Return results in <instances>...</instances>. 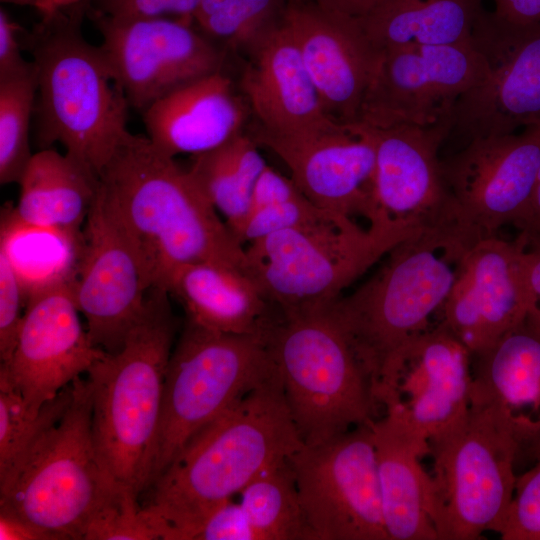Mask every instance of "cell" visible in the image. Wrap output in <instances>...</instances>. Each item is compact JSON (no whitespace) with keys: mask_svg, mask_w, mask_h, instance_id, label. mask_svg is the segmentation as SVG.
<instances>
[{"mask_svg":"<svg viewBox=\"0 0 540 540\" xmlns=\"http://www.w3.org/2000/svg\"><path fill=\"white\" fill-rule=\"evenodd\" d=\"M304 445L278 371L199 431L147 489L163 540H193L207 517Z\"/></svg>","mask_w":540,"mask_h":540,"instance_id":"1","label":"cell"},{"mask_svg":"<svg viewBox=\"0 0 540 540\" xmlns=\"http://www.w3.org/2000/svg\"><path fill=\"white\" fill-rule=\"evenodd\" d=\"M99 179L141 255L152 287L166 290L172 274L193 263H219L248 274L244 245L188 169L160 152L147 136L129 133Z\"/></svg>","mask_w":540,"mask_h":540,"instance_id":"2","label":"cell"},{"mask_svg":"<svg viewBox=\"0 0 540 540\" xmlns=\"http://www.w3.org/2000/svg\"><path fill=\"white\" fill-rule=\"evenodd\" d=\"M90 5L84 0L42 16L21 34L37 73L36 141L60 143L65 153L100 176L130 133V105L100 46L82 33Z\"/></svg>","mask_w":540,"mask_h":540,"instance_id":"3","label":"cell"},{"mask_svg":"<svg viewBox=\"0 0 540 540\" xmlns=\"http://www.w3.org/2000/svg\"><path fill=\"white\" fill-rule=\"evenodd\" d=\"M476 242L452 228L419 231L391 249L370 279L328 306L371 385L399 347L442 322L464 257Z\"/></svg>","mask_w":540,"mask_h":540,"instance_id":"4","label":"cell"},{"mask_svg":"<svg viewBox=\"0 0 540 540\" xmlns=\"http://www.w3.org/2000/svg\"><path fill=\"white\" fill-rule=\"evenodd\" d=\"M167 290L152 287L123 346L86 373L92 434L114 481L138 496L146 491L161 414L166 371L178 329Z\"/></svg>","mask_w":540,"mask_h":540,"instance_id":"5","label":"cell"},{"mask_svg":"<svg viewBox=\"0 0 540 540\" xmlns=\"http://www.w3.org/2000/svg\"><path fill=\"white\" fill-rule=\"evenodd\" d=\"M419 231L342 215L280 230L248 244V274L283 314L328 307L397 244Z\"/></svg>","mask_w":540,"mask_h":540,"instance_id":"6","label":"cell"},{"mask_svg":"<svg viewBox=\"0 0 540 540\" xmlns=\"http://www.w3.org/2000/svg\"><path fill=\"white\" fill-rule=\"evenodd\" d=\"M267 342L305 445L374 420L370 380L328 307L282 313Z\"/></svg>","mask_w":540,"mask_h":540,"instance_id":"7","label":"cell"},{"mask_svg":"<svg viewBox=\"0 0 540 540\" xmlns=\"http://www.w3.org/2000/svg\"><path fill=\"white\" fill-rule=\"evenodd\" d=\"M276 371L266 338L186 319L166 371L147 489L199 431Z\"/></svg>","mask_w":540,"mask_h":540,"instance_id":"8","label":"cell"},{"mask_svg":"<svg viewBox=\"0 0 540 540\" xmlns=\"http://www.w3.org/2000/svg\"><path fill=\"white\" fill-rule=\"evenodd\" d=\"M72 384L73 397L61 419L37 441L0 491V511L60 540H83L97 511L120 486L95 447L90 383L81 376Z\"/></svg>","mask_w":540,"mask_h":540,"instance_id":"9","label":"cell"},{"mask_svg":"<svg viewBox=\"0 0 540 540\" xmlns=\"http://www.w3.org/2000/svg\"><path fill=\"white\" fill-rule=\"evenodd\" d=\"M428 447V511L438 540L499 533L514 493L519 449L495 412L471 403Z\"/></svg>","mask_w":540,"mask_h":540,"instance_id":"10","label":"cell"},{"mask_svg":"<svg viewBox=\"0 0 540 540\" xmlns=\"http://www.w3.org/2000/svg\"><path fill=\"white\" fill-rule=\"evenodd\" d=\"M386 419L428 454L431 439L469 411L471 353L441 322L411 338L385 362L371 385Z\"/></svg>","mask_w":540,"mask_h":540,"instance_id":"11","label":"cell"},{"mask_svg":"<svg viewBox=\"0 0 540 540\" xmlns=\"http://www.w3.org/2000/svg\"><path fill=\"white\" fill-rule=\"evenodd\" d=\"M371 422L289 457L311 540H389Z\"/></svg>","mask_w":540,"mask_h":540,"instance_id":"12","label":"cell"},{"mask_svg":"<svg viewBox=\"0 0 540 540\" xmlns=\"http://www.w3.org/2000/svg\"><path fill=\"white\" fill-rule=\"evenodd\" d=\"M471 44L488 74L457 100L448 137L468 143L540 125V22L514 23L483 9Z\"/></svg>","mask_w":540,"mask_h":540,"instance_id":"13","label":"cell"},{"mask_svg":"<svg viewBox=\"0 0 540 540\" xmlns=\"http://www.w3.org/2000/svg\"><path fill=\"white\" fill-rule=\"evenodd\" d=\"M88 17L131 108L152 103L201 77L223 71L227 51L193 26L172 18L116 20L91 4Z\"/></svg>","mask_w":540,"mask_h":540,"instance_id":"14","label":"cell"},{"mask_svg":"<svg viewBox=\"0 0 540 540\" xmlns=\"http://www.w3.org/2000/svg\"><path fill=\"white\" fill-rule=\"evenodd\" d=\"M540 166V125L475 138L442 161L457 228L475 241L523 218Z\"/></svg>","mask_w":540,"mask_h":540,"instance_id":"15","label":"cell"},{"mask_svg":"<svg viewBox=\"0 0 540 540\" xmlns=\"http://www.w3.org/2000/svg\"><path fill=\"white\" fill-rule=\"evenodd\" d=\"M487 74V62L472 44L383 51L357 123L433 125L451 118L457 100Z\"/></svg>","mask_w":540,"mask_h":540,"instance_id":"16","label":"cell"},{"mask_svg":"<svg viewBox=\"0 0 540 540\" xmlns=\"http://www.w3.org/2000/svg\"><path fill=\"white\" fill-rule=\"evenodd\" d=\"M151 288L136 245L99 186L72 281L92 342L105 352H117L141 316Z\"/></svg>","mask_w":540,"mask_h":540,"instance_id":"17","label":"cell"},{"mask_svg":"<svg viewBox=\"0 0 540 540\" xmlns=\"http://www.w3.org/2000/svg\"><path fill=\"white\" fill-rule=\"evenodd\" d=\"M248 133L285 163L296 186L318 207L352 220L363 217L370 226L385 220L375 198V147L360 123L293 135L255 127Z\"/></svg>","mask_w":540,"mask_h":540,"instance_id":"18","label":"cell"},{"mask_svg":"<svg viewBox=\"0 0 540 540\" xmlns=\"http://www.w3.org/2000/svg\"><path fill=\"white\" fill-rule=\"evenodd\" d=\"M72 282L27 301L17 340L0 378L36 414L106 352L81 323Z\"/></svg>","mask_w":540,"mask_h":540,"instance_id":"19","label":"cell"},{"mask_svg":"<svg viewBox=\"0 0 540 540\" xmlns=\"http://www.w3.org/2000/svg\"><path fill=\"white\" fill-rule=\"evenodd\" d=\"M451 124V118L429 126L361 124L375 147V198L384 219L415 231L459 230L438 156Z\"/></svg>","mask_w":540,"mask_h":540,"instance_id":"20","label":"cell"},{"mask_svg":"<svg viewBox=\"0 0 540 540\" xmlns=\"http://www.w3.org/2000/svg\"><path fill=\"white\" fill-rule=\"evenodd\" d=\"M523 233L478 240L466 253L444 307L442 323L471 354L480 352L527 315Z\"/></svg>","mask_w":540,"mask_h":540,"instance_id":"21","label":"cell"},{"mask_svg":"<svg viewBox=\"0 0 540 540\" xmlns=\"http://www.w3.org/2000/svg\"><path fill=\"white\" fill-rule=\"evenodd\" d=\"M283 25L293 38L327 116L357 123L378 52L359 20L287 0Z\"/></svg>","mask_w":540,"mask_h":540,"instance_id":"22","label":"cell"},{"mask_svg":"<svg viewBox=\"0 0 540 540\" xmlns=\"http://www.w3.org/2000/svg\"><path fill=\"white\" fill-rule=\"evenodd\" d=\"M239 87L255 128L293 135L339 124L330 119L288 30L281 24L246 49Z\"/></svg>","mask_w":540,"mask_h":540,"instance_id":"23","label":"cell"},{"mask_svg":"<svg viewBox=\"0 0 540 540\" xmlns=\"http://www.w3.org/2000/svg\"><path fill=\"white\" fill-rule=\"evenodd\" d=\"M471 403L493 410L519 454L540 450V326L527 316L488 348L471 354Z\"/></svg>","mask_w":540,"mask_h":540,"instance_id":"24","label":"cell"},{"mask_svg":"<svg viewBox=\"0 0 540 540\" xmlns=\"http://www.w3.org/2000/svg\"><path fill=\"white\" fill-rule=\"evenodd\" d=\"M141 113L149 140L172 158L219 147L245 131L250 114L224 70L177 88Z\"/></svg>","mask_w":540,"mask_h":540,"instance_id":"25","label":"cell"},{"mask_svg":"<svg viewBox=\"0 0 540 540\" xmlns=\"http://www.w3.org/2000/svg\"><path fill=\"white\" fill-rule=\"evenodd\" d=\"M166 290L186 319L214 331L267 338L282 315L248 274L224 264L184 265Z\"/></svg>","mask_w":540,"mask_h":540,"instance_id":"26","label":"cell"},{"mask_svg":"<svg viewBox=\"0 0 540 540\" xmlns=\"http://www.w3.org/2000/svg\"><path fill=\"white\" fill-rule=\"evenodd\" d=\"M12 206L21 221L81 233L97 196V174L68 154L40 149L28 162Z\"/></svg>","mask_w":540,"mask_h":540,"instance_id":"27","label":"cell"},{"mask_svg":"<svg viewBox=\"0 0 540 540\" xmlns=\"http://www.w3.org/2000/svg\"><path fill=\"white\" fill-rule=\"evenodd\" d=\"M385 529L389 540H438L428 511L422 451L384 418L371 422Z\"/></svg>","mask_w":540,"mask_h":540,"instance_id":"28","label":"cell"},{"mask_svg":"<svg viewBox=\"0 0 540 540\" xmlns=\"http://www.w3.org/2000/svg\"><path fill=\"white\" fill-rule=\"evenodd\" d=\"M482 0H381L359 20L380 53L386 50L471 44Z\"/></svg>","mask_w":540,"mask_h":540,"instance_id":"29","label":"cell"},{"mask_svg":"<svg viewBox=\"0 0 540 540\" xmlns=\"http://www.w3.org/2000/svg\"><path fill=\"white\" fill-rule=\"evenodd\" d=\"M83 247V231L42 227L18 219L11 205L1 210L0 253L31 298L73 281Z\"/></svg>","mask_w":540,"mask_h":540,"instance_id":"30","label":"cell"},{"mask_svg":"<svg viewBox=\"0 0 540 540\" xmlns=\"http://www.w3.org/2000/svg\"><path fill=\"white\" fill-rule=\"evenodd\" d=\"M259 147L244 131L213 150L192 156L188 168L236 239L249 214L255 185L267 166Z\"/></svg>","mask_w":540,"mask_h":540,"instance_id":"31","label":"cell"},{"mask_svg":"<svg viewBox=\"0 0 540 540\" xmlns=\"http://www.w3.org/2000/svg\"><path fill=\"white\" fill-rule=\"evenodd\" d=\"M240 495L257 540H311L289 458L263 470Z\"/></svg>","mask_w":540,"mask_h":540,"instance_id":"32","label":"cell"},{"mask_svg":"<svg viewBox=\"0 0 540 540\" xmlns=\"http://www.w3.org/2000/svg\"><path fill=\"white\" fill-rule=\"evenodd\" d=\"M72 397L71 383L34 414L0 378V491L11 482L37 441L61 419Z\"/></svg>","mask_w":540,"mask_h":540,"instance_id":"33","label":"cell"},{"mask_svg":"<svg viewBox=\"0 0 540 540\" xmlns=\"http://www.w3.org/2000/svg\"><path fill=\"white\" fill-rule=\"evenodd\" d=\"M34 63V62H33ZM37 96L36 67L0 81V183H18L32 157L29 127Z\"/></svg>","mask_w":540,"mask_h":540,"instance_id":"34","label":"cell"},{"mask_svg":"<svg viewBox=\"0 0 540 540\" xmlns=\"http://www.w3.org/2000/svg\"><path fill=\"white\" fill-rule=\"evenodd\" d=\"M138 500L137 494L118 486L91 520L84 540L162 539L157 519Z\"/></svg>","mask_w":540,"mask_h":540,"instance_id":"35","label":"cell"},{"mask_svg":"<svg viewBox=\"0 0 540 540\" xmlns=\"http://www.w3.org/2000/svg\"><path fill=\"white\" fill-rule=\"evenodd\" d=\"M339 215L311 202L297 188L289 195L252 211L237 235L238 241L249 244L271 233L316 223Z\"/></svg>","mask_w":540,"mask_h":540,"instance_id":"36","label":"cell"},{"mask_svg":"<svg viewBox=\"0 0 540 540\" xmlns=\"http://www.w3.org/2000/svg\"><path fill=\"white\" fill-rule=\"evenodd\" d=\"M536 464L517 476L512 501L499 536L503 540H540V450Z\"/></svg>","mask_w":540,"mask_h":540,"instance_id":"37","label":"cell"},{"mask_svg":"<svg viewBox=\"0 0 540 540\" xmlns=\"http://www.w3.org/2000/svg\"><path fill=\"white\" fill-rule=\"evenodd\" d=\"M26 306L21 284L9 263L0 253V359L5 362L15 346Z\"/></svg>","mask_w":540,"mask_h":540,"instance_id":"38","label":"cell"},{"mask_svg":"<svg viewBox=\"0 0 540 540\" xmlns=\"http://www.w3.org/2000/svg\"><path fill=\"white\" fill-rule=\"evenodd\" d=\"M199 1L200 0H94L95 5L93 8L116 20L170 18V16H173L193 21V14Z\"/></svg>","mask_w":540,"mask_h":540,"instance_id":"39","label":"cell"},{"mask_svg":"<svg viewBox=\"0 0 540 540\" xmlns=\"http://www.w3.org/2000/svg\"><path fill=\"white\" fill-rule=\"evenodd\" d=\"M193 540H257L240 502L229 499L204 521Z\"/></svg>","mask_w":540,"mask_h":540,"instance_id":"40","label":"cell"},{"mask_svg":"<svg viewBox=\"0 0 540 540\" xmlns=\"http://www.w3.org/2000/svg\"><path fill=\"white\" fill-rule=\"evenodd\" d=\"M287 0H240L242 28L234 50H245L257 38L282 23Z\"/></svg>","mask_w":540,"mask_h":540,"instance_id":"41","label":"cell"},{"mask_svg":"<svg viewBox=\"0 0 540 540\" xmlns=\"http://www.w3.org/2000/svg\"><path fill=\"white\" fill-rule=\"evenodd\" d=\"M22 28L0 9V81L24 75L34 68L21 53L20 32Z\"/></svg>","mask_w":540,"mask_h":540,"instance_id":"42","label":"cell"},{"mask_svg":"<svg viewBox=\"0 0 540 540\" xmlns=\"http://www.w3.org/2000/svg\"><path fill=\"white\" fill-rule=\"evenodd\" d=\"M526 239L525 281L528 302L526 316L540 326V237H526Z\"/></svg>","mask_w":540,"mask_h":540,"instance_id":"43","label":"cell"},{"mask_svg":"<svg viewBox=\"0 0 540 540\" xmlns=\"http://www.w3.org/2000/svg\"><path fill=\"white\" fill-rule=\"evenodd\" d=\"M0 539L60 540L54 533L44 530L21 517L4 511H0Z\"/></svg>","mask_w":540,"mask_h":540,"instance_id":"44","label":"cell"},{"mask_svg":"<svg viewBox=\"0 0 540 540\" xmlns=\"http://www.w3.org/2000/svg\"><path fill=\"white\" fill-rule=\"evenodd\" d=\"M494 13L514 23H539L540 0H493Z\"/></svg>","mask_w":540,"mask_h":540,"instance_id":"45","label":"cell"},{"mask_svg":"<svg viewBox=\"0 0 540 540\" xmlns=\"http://www.w3.org/2000/svg\"><path fill=\"white\" fill-rule=\"evenodd\" d=\"M325 12L361 19L381 0H296Z\"/></svg>","mask_w":540,"mask_h":540,"instance_id":"46","label":"cell"},{"mask_svg":"<svg viewBox=\"0 0 540 540\" xmlns=\"http://www.w3.org/2000/svg\"><path fill=\"white\" fill-rule=\"evenodd\" d=\"M516 227L528 238L540 237V166L527 210Z\"/></svg>","mask_w":540,"mask_h":540,"instance_id":"47","label":"cell"},{"mask_svg":"<svg viewBox=\"0 0 540 540\" xmlns=\"http://www.w3.org/2000/svg\"><path fill=\"white\" fill-rule=\"evenodd\" d=\"M84 0H37L33 6L42 16L50 15L58 10L77 4Z\"/></svg>","mask_w":540,"mask_h":540,"instance_id":"48","label":"cell"},{"mask_svg":"<svg viewBox=\"0 0 540 540\" xmlns=\"http://www.w3.org/2000/svg\"><path fill=\"white\" fill-rule=\"evenodd\" d=\"M37 0H1L3 3H10L15 5H31L34 6Z\"/></svg>","mask_w":540,"mask_h":540,"instance_id":"49","label":"cell"}]
</instances>
